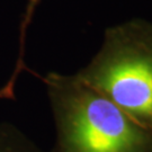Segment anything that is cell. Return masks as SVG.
Returning <instances> with one entry per match:
<instances>
[{"mask_svg":"<svg viewBox=\"0 0 152 152\" xmlns=\"http://www.w3.org/2000/svg\"><path fill=\"white\" fill-rule=\"evenodd\" d=\"M45 85L55 126L51 152H152V132L75 75L50 72Z\"/></svg>","mask_w":152,"mask_h":152,"instance_id":"6da1fadb","label":"cell"},{"mask_svg":"<svg viewBox=\"0 0 152 152\" xmlns=\"http://www.w3.org/2000/svg\"><path fill=\"white\" fill-rule=\"evenodd\" d=\"M75 77L152 132V22L132 18L106 28L97 53Z\"/></svg>","mask_w":152,"mask_h":152,"instance_id":"7a4b0ae2","label":"cell"},{"mask_svg":"<svg viewBox=\"0 0 152 152\" xmlns=\"http://www.w3.org/2000/svg\"><path fill=\"white\" fill-rule=\"evenodd\" d=\"M41 0H27V4L25 7V10L23 14L20 27H19V48H18V56H17L16 64L14 66V70L11 76L9 77L8 81L4 87L0 89V98L5 99H14L15 98V87L18 80V76L22 71H28L33 73V71L28 68L25 63V43L27 36V29L29 24L32 22L34 12L37 8Z\"/></svg>","mask_w":152,"mask_h":152,"instance_id":"3957f363","label":"cell"},{"mask_svg":"<svg viewBox=\"0 0 152 152\" xmlns=\"http://www.w3.org/2000/svg\"><path fill=\"white\" fill-rule=\"evenodd\" d=\"M0 152H43L15 126L0 124Z\"/></svg>","mask_w":152,"mask_h":152,"instance_id":"277c9868","label":"cell"}]
</instances>
